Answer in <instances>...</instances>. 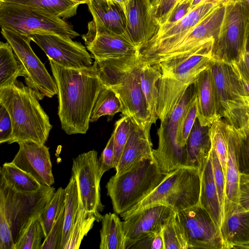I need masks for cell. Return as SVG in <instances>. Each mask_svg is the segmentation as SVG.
I'll list each match as a JSON object with an SVG mask.
<instances>
[{
	"instance_id": "31",
	"label": "cell",
	"mask_w": 249,
	"mask_h": 249,
	"mask_svg": "<svg viewBox=\"0 0 249 249\" xmlns=\"http://www.w3.org/2000/svg\"><path fill=\"white\" fill-rule=\"evenodd\" d=\"M0 178L13 190L19 192H34L42 186L34 177L12 162H5L0 168Z\"/></svg>"
},
{
	"instance_id": "35",
	"label": "cell",
	"mask_w": 249,
	"mask_h": 249,
	"mask_svg": "<svg viewBox=\"0 0 249 249\" xmlns=\"http://www.w3.org/2000/svg\"><path fill=\"white\" fill-rule=\"evenodd\" d=\"M121 111V105L116 94L103 84L94 103L89 122H95L103 116H113Z\"/></svg>"
},
{
	"instance_id": "46",
	"label": "cell",
	"mask_w": 249,
	"mask_h": 249,
	"mask_svg": "<svg viewBox=\"0 0 249 249\" xmlns=\"http://www.w3.org/2000/svg\"><path fill=\"white\" fill-rule=\"evenodd\" d=\"M114 134L113 132L100 158L99 172L101 177L109 169L114 168Z\"/></svg>"
},
{
	"instance_id": "18",
	"label": "cell",
	"mask_w": 249,
	"mask_h": 249,
	"mask_svg": "<svg viewBox=\"0 0 249 249\" xmlns=\"http://www.w3.org/2000/svg\"><path fill=\"white\" fill-rule=\"evenodd\" d=\"M217 100L218 113L223 118L232 110L246 104V93L233 63L213 60L210 66Z\"/></svg>"
},
{
	"instance_id": "44",
	"label": "cell",
	"mask_w": 249,
	"mask_h": 249,
	"mask_svg": "<svg viewBox=\"0 0 249 249\" xmlns=\"http://www.w3.org/2000/svg\"><path fill=\"white\" fill-rule=\"evenodd\" d=\"M209 157L212 163L213 179L223 215L225 196V177L218 158L212 146Z\"/></svg>"
},
{
	"instance_id": "20",
	"label": "cell",
	"mask_w": 249,
	"mask_h": 249,
	"mask_svg": "<svg viewBox=\"0 0 249 249\" xmlns=\"http://www.w3.org/2000/svg\"><path fill=\"white\" fill-rule=\"evenodd\" d=\"M19 149L11 161L30 174L41 184L52 186L54 183L49 148L33 141L18 143Z\"/></svg>"
},
{
	"instance_id": "61",
	"label": "cell",
	"mask_w": 249,
	"mask_h": 249,
	"mask_svg": "<svg viewBox=\"0 0 249 249\" xmlns=\"http://www.w3.org/2000/svg\"><path fill=\"white\" fill-rule=\"evenodd\" d=\"M246 102L249 103V97H247L245 99Z\"/></svg>"
},
{
	"instance_id": "48",
	"label": "cell",
	"mask_w": 249,
	"mask_h": 249,
	"mask_svg": "<svg viewBox=\"0 0 249 249\" xmlns=\"http://www.w3.org/2000/svg\"><path fill=\"white\" fill-rule=\"evenodd\" d=\"M12 132L10 115L6 108L0 104V143L8 142L11 139Z\"/></svg>"
},
{
	"instance_id": "9",
	"label": "cell",
	"mask_w": 249,
	"mask_h": 249,
	"mask_svg": "<svg viewBox=\"0 0 249 249\" xmlns=\"http://www.w3.org/2000/svg\"><path fill=\"white\" fill-rule=\"evenodd\" d=\"M196 93L194 83L191 85L171 113L160 122L158 131V147L153 150V156L161 171L168 174L176 169L188 167L186 146L177 141V132L186 107Z\"/></svg>"
},
{
	"instance_id": "5",
	"label": "cell",
	"mask_w": 249,
	"mask_h": 249,
	"mask_svg": "<svg viewBox=\"0 0 249 249\" xmlns=\"http://www.w3.org/2000/svg\"><path fill=\"white\" fill-rule=\"evenodd\" d=\"M168 174L161 171L152 157L143 159L121 175H114L106 185L114 211L123 217L151 193Z\"/></svg>"
},
{
	"instance_id": "38",
	"label": "cell",
	"mask_w": 249,
	"mask_h": 249,
	"mask_svg": "<svg viewBox=\"0 0 249 249\" xmlns=\"http://www.w3.org/2000/svg\"><path fill=\"white\" fill-rule=\"evenodd\" d=\"M65 204V189L59 187L47 202L39 218L45 237L49 233L53 225Z\"/></svg>"
},
{
	"instance_id": "43",
	"label": "cell",
	"mask_w": 249,
	"mask_h": 249,
	"mask_svg": "<svg viewBox=\"0 0 249 249\" xmlns=\"http://www.w3.org/2000/svg\"><path fill=\"white\" fill-rule=\"evenodd\" d=\"M64 206L47 236L44 239L40 249H61L64 230Z\"/></svg>"
},
{
	"instance_id": "6",
	"label": "cell",
	"mask_w": 249,
	"mask_h": 249,
	"mask_svg": "<svg viewBox=\"0 0 249 249\" xmlns=\"http://www.w3.org/2000/svg\"><path fill=\"white\" fill-rule=\"evenodd\" d=\"M200 185L201 174L197 169L178 168L169 173L151 193L124 216L154 203L166 205L178 212L198 203Z\"/></svg>"
},
{
	"instance_id": "56",
	"label": "cell",
	"mask_w": 249,
	"mask_h": 249,
	"mask_svg": "<svg viewBox=\"0 0 249 249\" xmlns=\"http://www.w3.org/2000/svg\"><path fill=\"white\" fill-rule=\"evenodd\" d=\"M111 1L115 2L120 5L124 9L125 5L128 3L130 0H111Z\"/></svg>"
},
{
	"instance_id": "51",
	"label": "cell",
	"mask_w": 249,
	"mask_h": 249,
	"mask_svg": "<svg viewBox=\"0 0 249 249\" xmlns=\"http://www.w3.org/2000/svg\"><path fill=\"white\" fill-rule=\"evenodd\" d=\"M180 0H160L154 8L155 16L158 21L169 13Z\"/></svg>"
},
{
	"instance_id": "37",
	"label": "cell",
	"mask_w": 249,
	"mask_h": 249,
	"mask_svg": "<svg viewBox=\"0 0 249 249\" xmlns=\"http://www.w3.org/2000/svg\"><path fill=\"white\" fill-rule=\"evenodd\" d=\"M210 136L214 149L225 175L228 158V140L227 124L224 119L219 118L211 125Z\"/></svg>"
},
{
	"instance_id": "60",
	"label": "cell",
	"mask_w": 249,
	"mask_h": 249,
	"mask_svg": "<svg viewBox=\"0 0 249 249\" xmlns=\"http://www.w3.org/2000/svg\"><path fill=\"white\" fill-rule=\"evenodd\" d=\"M230 3H235L241 1V0H229Z\"/></svg>"
},
{
	"instance_id": "2",
	"label": "cell",
	"mask_w": 249,
	"mask_h": 249,
	"mask_svg": "<svg viewBox=\"0 0 249 249\" xmlns=\"http://www.w3.org/2000/svg\"><path fill=\"white\" fill-rule=\"evenodd\" d=\"M214 42L212 40L191 53L171 58L154 66L161 72L158 83L157 113L160 122L171 113L199 74L211 66L213 60Z\"/></svg>"
},
{
	"instance_id": "14",
	"label": "cell",
	"mask_w": 249,
	"mask_h": 249,
	"mask_svg": "<svg viewBox=\"0 0 249 249\" xmlns=\"http://www.w3.org/2000/svg\"><path fill=\"white\" fill-rule=\"evenodd\" d=\"M225 9V5L218 6L169 49L146 64L155 66L171 58L187 54L211 40L215 42L220 32Z\"/></svg>"
},
{
	"instance_id": "23",
	"label": "cell",
	"mask_w": 249,
	"mask_h": 249,
	"mask_svg": "<svg viewBox=\"0 0 249 249\" xmlns=\"http://www.w3.org/2000/svg\"><path fill=\"white\" fill-rule=\"evenodd\" d=\"M197 101V118L201 125L211 126L221 118L218 113L216 92L210 67L202 71L194 83Z\"/></svg>"
},
{
	"instance_id": "15",
	"label": "cell",
	"mask_w": 249,
	"mask_h": 249,
	"mask_svg": "<svg viewBox=\"0 0 249 249\" xmlns=\"http://www.w3.org/2000/svg\"><path fill=\"white\" fill-rule=\"evenodd\" d=\"M176 213L166 205L154 203L122 217L124 249H130L142 238L160 233Z\"/></svg>"
},
{
	"instance_id": "34",
	"label": "cell",
	"mask_w": 249,
	"mask_h": 249,
	"mask_svg": "<svg viewBox=\"0 0 249 249\" xmlns=\"http://www.w3.org/2000/svg\"><path fill=\"white\" fill-rule=\"evenodd\" d=\"M65 189V212L63 234L61 249H64L77 214L79 196L77 185L71 175Z\"/></svg>"
},
{
	"instance_id": "24",
	"label": "cell",
	"mask_w": 249,
	"mask_h": 249,
	"mask_svg": "<svg viewBox=\"0 0 249 249\" xmlns=\"http://www.w3.org/2000/svg\"><path fill=\"white\" fill-rule=\"evenodd\" d=\"M153 150L150 133L131 121L129 137L115 168V175L127 171L144 159L153 157Z\"/></svg>"
},
{
	"instance_id": "47",
	"label": "cell",
	"mask_w": 249,
	"mask_h": 249,
	"mask_svg": "<svg viewBox=\"0 0 249 249\" xmlns=\"http://www.w3.org/2000/svg\"><path fill=\"white\" fill-rule=\"evenodd\" d=\"M10 228L3 210L0 209V249H14Z\"/></svg>"
},
{
	"instance_id": "11",
	"label": "cell",
	"mask_w": 249,
	"mask_h": 249,
	"mask_svg": "<svg viewBox=\"0 0 249 249\" xmlns=\"http://www.w3.org/2000/svg\"><path fill=\"white\" fill-rule=\"evenodd\" d=\"M248 23L241 1L226 5L225 13L212 56L226 63L238 62L245 51Z\"/></svg>"
},
{
	"instance_id": "22",
	"label": "cell",
	"mask_w": 249,
	"mask_h": 249,
	"mask_svg": "<svg viewBox=\"0 0 249 249\" xmlns=\"http://www.w3.org/2000/svg\"><path fill=\"white\" fill-rule=\"evenodd\" d=\"M93 20L89 23L110 33L126 36V18L123 8L111 0H89L87 4Z\"/></svg>"
},
{
	"instance_id": "3",
	"label": "cell",
	"mask_w": 249,
	"mask_h": 249,
	"mask_svg": "<svg viewBox=\"0 0 249 249\" xmlns=\"http://www.w3.org/2000/svg\"><path fill=\"white\" fill-rule=\"evenodd\" d=\"M38 100L33 89L17 80L0 88V104L7 109L12 124L8 144L29 141L45 144L53 126Z\"/></svg>"
},
{
	"instance_id": "54",
	"label": "cell",
	"mask_w": 249,
	"mask_h": 249,
	"mask_svg": "<svg viewBox=\"0 0 249 249\" xmlns=\"http://www.w3.org/2000/svg\"><path fill=\"white\" fill-rule=\"evenodd\" d=\"M205 3H210L216 5H226L230 3L229 0H203L202 4Z\"/></svg>"
},
{
	"instance_id": "41",
	"label": "cell",
	"mask_w": 249,
	"mask_h": 249,
	"mask_svg": "<svg viewBox=\"0 0 249 249\" xmlns=\"http://www.w3.org/2000/svg\"><path fill=\"white\" fill-rule=\"evenodd\" d=\"M197 118V101L196 93L188 102L178 123L177 132V141L182 147H185L187 141Z\"/></svg>"
},
{
	"instance_id": "40",
	"label": "cell",
	"mask_w": 249,
	"mask_h": 249,
	"mask_svg": "<svg viewBox=\"0 0 249 249\" xmlns=\"http://www.w3.org/2000/svg\"><path fill=\"white\" fill-rule=\"evenodd\" d=\"M161 233L164 249H188V244L176 213L171 221L163 228Z\"/></svg>"
},
{
	"instance_id": "8",
	"label": "cell",
	"mask_w": 249,
	"mask_h": 249,
	"mask_svg": "<svg viewBox=\"0 0 249 249\" xmlns=\"http://www.w3.org/2000/svg\"><path fill=\"white\" fill-rule=\"evenodd\" d=\"M0 27L27 35L50 34L72 39L79 36L62 18L42 10L19 4L0 1Z\"/></svg>"
},
{
	"instance_id": "42",
	"label": "cell",
	"mask_w": 249,
	"mask_h": 249,
	"mask_svg": "<svg viewBox=\"0 0 249 249\" xmlns=\"http://www.w3.org/2000/svg\"><path fill=\"white\" fill-rule=\"evenodd\" d=\"M131 120L123 115L116 122L113 131L114 134V166L118 165L122 154L127 141L131 129Z\"/></svg>"
},
{
	"instance_id": "12",
	"label": "cell",
	"mask_w": 249,
	"mask_h": 249,
	"mask_svg": "<svg viewBox=\"0 0 249 249\" xmlns=\"http://www.w3.org/2000/svg\"><path fill=\"white\" fill-rule=\"evenodd\" d=\"M71 171L77 185L79 202L87 212L94 214L98 221H101L103 215L100 213L104 205L101 201L100 183L102 177L97 152L90 150L73 159Z\"/></svg>"
},
{
	"instance_id": "7",
	"label": "cell",
	"mask_w": 249,
	"mask_h": 249,
	"mask_svg": "<svg viewBox=\"0 0 249 249\" xmlns=\"http://www.w3.org/2000/svg\"><path fill=\"white\" fill-rule=\"evenodd\" d=\"M55 191L52 186L42 185L36 192H19L0 178V209L4 213L15 244L30 223L40 215Z\"/></svg>"
},
{
	"instance_id": "32",
	"label": "cell",
	"mask_w": 249,
	"mask_h": 249,
	"mask_svg": "<svg viewBox=\"0 0 249 249\" xmlns=\"http://www.w3.org/2000/svg\"><path fill=\"white\" fill-rule=\"evenodd\" d=\"M7 42L0 43V88L10 85L19 76H26L21 63Z\"/></svg>"
},
{
	"instance_id": "19",
	"label": "cell",
	"mask_w": 249,
	"mask_h": 249,
	"mask_svg": "<svg viewBox=\"0 0 249 249\" xmlns=\"http://www.w3.org/2000/svg\"><path fill=\"white\" fill-rule=\"evenodd\" d=\"M126 36L139 50L159 32L160 26L150 0H130L124 8Z\"/></svg>"
},
{
	"instance_id": "39",
	"label": "cell",
	"mask_w": 249,
	"mask_h": 249,
	"mask_svg": "<svg viewBox=\"0 0 249 249\" xmlns=\"http://www.w3.org/2000/svg\"><path fill=\"white\" fill-rule=\"evenodd\" d=\"M39 216L35 218L15 244L14 249H40L45 239Z\"/></svg>"
},
{
	"instance_id": "50",
	"label": "cell",
	"mask_w": 249,
	"mask_h": 249,
	"mask_svg": "<svg viewBox=\"0 0 249 249\" xmlns=\"http://www.w3.org/2000/svg\"><path fill=\"white\" fill-rule=\"evenodd\" d=\"M130 249H164L161 232L151 235L135 243Z\"/></svg>"
},
{
	"instance_id": "52",
	"label": "cell",
	"mask_w": 249,
	"mask_h": 249,
	"mask_svg": "<svg viewBox=\"0 0 249 249\" xmlns=\"http://www.w3.org/2000/svg\"><path fill=\"white\" fill-rule=\"evenodd\" d=\"M234 64L240 77L249 82V53L245 51L238 62Z\"/></svg>"
},
{
	"instance_id": "27",
	"label": "cell",
	"mask_w": 249,
	"mask_h": 249,
	"mask_svg": "<svg viewBox=\"0 0 249 249\" xmlns=\"http://www.w3.org/2000/svg\"><path fill=\"white\" fill-rule=\"evenodd\" d=\"M227 124L228 150L225 175V196L223 217L224 213L229 209L232 206L237 204L240 175L236 155V142L235 132L232 126L227 122Z\"/></svg>"
},
{
	"instance_id": "53",
	"label": "cell",
	"mask_w": 249,
	"mask_h": 249,
	"mask_svg": "<svg viewBox=\"0 0 249 249\" xmlns=\"http://www.w3.org/2000/svg\"><path fill=\"white\" fill-rule=\"evenodd\" d=\"M248 25H249V0H241Z\"/></svg>"
},
{
	"instance_id": "16",
	"label": "cell",
	"mask_w": 249,
	"mask_h": 249,
	"mask_svg": "<svg viewBox=\"0 0 249 249\" xmlns=\"http://www.w3.org/2000/svg\"><path fill=\"white\" fill-rule=\"evenodd\" d=\"M82 38L95 60L119 62L139 60V50L125 36L107 32L88 24V32Z\"/></svg>"
},
{
	"instance_id": "1",
	"label": "cell",
	"mask_w": 249,
	"mask_h": 249,
	"mask_svg": "<svg viewBox=\"0 0 249 249\" xmlns=\"http://www.w3.org/2000/svg\"><path fill=\"white\" fill-rule=\"evenodd\" d=\"M48 59L57 88L61 128L68 135L86 134L103 84L93 65L83 69L68 68Z\"/></svg>"
},
{
	"instance_id": "29",
	"label": "cell",
	"mask_w": 249,
	"mask_h": 249,
	"mask_svg": "<svg viewBox=\"0 0 249 249\" xmlns=\"http://www.w3.org/2000/svg\"><path fill=\"white\" fill-rule=\"evenodd\" d=\"M161 76V71L156 67L148 64H141L140 79L141 89L153 124H155L159 119L157 113L159 98L158 83Z\"/></svg>"
},
{
	"instance_id": "45",
	"label": "cell",
	"mask_w": 249,
	"mask_h": 249,
	"mask_svg": "<svg viewBox=\"0 0 249 249\" xmlns=\"http://www.w3.org/2000/svg\"><path fill=\"white\" fill-rule=\"evenodd\" d=\"M192 0L178 3L166 15L159 20L160 27L177 22L185 17L191 11Z\"/></svg>"
},
{
	"instance_id": "4",
	"label": "cell",
	"mask_w": 249,
	"mask_h": 249,
	"mask_svg": "<svg viewBox=\"0 0 249 249\" xmlns=\"http://www.w3.org/2000/svg\"><path fill=\"white\" fill-rule=\"evenodd\" d=\"M138 62L96 59L93 65L101 82L110 88L119 99L122 114L150 133L153 123L141 89V64Z\"/></svg>"
},
{
	"instance_id": "36",
	"label": "cell",
	"mask_w": 249,
	"mask_h": 249,
	"mask_svg": "<svg viewBox=\"0 0 249 249\" xmlns=\"http://www.w3.org/2000/svg\"><path fill=\"white\" fill-rule=\"evenodd\" d=\"M95 221L98 222L96 216L87 212L79 202L76 217L64 249H79L83 238L92 228Z\"/></svg>"
},
{
	"instance_id": "33",
	"label": "cell",
	"mask_w": 249,
	"mask_h": 249,
	"mask_svg": "<svg viewBox=\"0 0 249 249\" xmlns=\"http://www.w3.org/2000/svg\"><path fill=\"white\" fill-rule=\"evenodd\" d=\"M19 4L42 10L62 19L76 14L79 3L70 0H0Z\"/></svg>"
},
{
	"instance_id": "28",
	"label": "cell",
	"mask_w": 249,
	"mask_h": 249,
	"mask_svg": "<svg viewBox=\"0 0 249 249\" xmlns=\"http://www.w3.org/2000/svg\"><path fill=\"white\" fill-rule=\"evenodd\" d=\"M198 204L207 212L220 229L222 220V211L213 179L210 157L201 174L200 192Z\"/></svg>"
},
{
	"instance_id": "26",
	"label": "cell",
	"mask_w": 249,
	"mask_h": 249,
	"mask_svg": "<svg viewBox=\"0 0 249 249\" xmlns=\"http://www.w3.org/2000/svg\"><path fill=\"white\" fill-rule=\"evenodd\" d=\"M210 128L201 125L196 118L186 144L188 167L197 169L201 174L212 148Z\"/></svg>"
},
{
	"instance_id": "25",
	"label": "cell",
	"mask_w": 249,
	"mask_h": 249,
	"mask_svg": "<svg viewBox=\"0 0 249 249\" xmlns=\"http://www.w3.org/2000/svg\"><path fill=\"white\" fill-rule=\"evenodd\" d=\"M223 118L235 132L240 173L249 175V103L232 110Z\"/></svg>"
},
{
	"instance_id": "30",
	"label": "cell",
	"mask_w": 249,
	"mask_h": 249,
	"mask_svg": "<svg viewBox=\"0 0 249 249\" xmlns=\"http://www.w3.org/2000/svg\"><path fill=\"white\" fill-rule=\"evenodd\" d=\"M100 231V249H124V234L123 222L115 213L102 216Z\"/></svg>"
},
{
	"instance_id": "10",
	"label": "cell",
	"mask_w": 249,
	"mask_h": 249,
	"mask_svg": "<svg viewBox=\"0 0 249 249\" xmlns=\"http://www.w3.org/2000/svg\"><path fill=\"white\" fill-rule=\"evenodd\" d=\"M1 33L11 46L15 54L24 68L27 86L34 90L38 99L42 100L44 97L51 98L57 94L54 78L31 47L30 36L5 27H1Z\"/></svg>"
},
{
	"instance_id": "62",
	"label": "cell",
	"mask_w": 249,
	"mask_h": 249,
	"mask_svg": "<svg viewBox=\"0 0 249 249\" xmlns=\"http://www.w3.org/2000/svg\"><path fill=\"white\" fill-rule=\"evenodd\" d=\"M185 0H180V1L179 2V3L182 2Z\"/></svg>"
},
{
	"instance_id": "55",
	"label": "cell",
	"mask_w": 249,
	"mask_h": 249,
	"mask_svg": "<svg viewBox=\"0 0 249 249\" xmlns=\"http://www.w3.org/2000/svg\"><path fill=\"white\" fill-rule=\"evenodd\" d=\"M203 0H192L191 4V11L202 4Z\"/></svg>"
},
{
	"instance_id": "13",
	"label": "cell",
	"mask_w": 249,
	"mask_h": 249,
	"mask_svg": "<svg viewBox=\"0 0 249 249\" xmlns=\"http://www.w3.org/2000/svg\"><path fill=\"white\" fill-rule=\"evenodd\" d=\"M188 249H224L219 228L198 203L176 213Z\"/></svg>"
},
{
	"instance_id": "49",
	"label": "cell",
	"mask_w": 249,
	"mask_h": 249,
	"mask_svg": "<svg viewBox=\"0 0 249 249\" xmlns=\"http://www.w3.org/2000/svg\"><path fill=\"white\" fill-rule=\"evenodd\" d=\"M237 204L241 210H249V175L240 174Z\"/></svg>"
},
{
	"instance_id": "21",
	"label": "cell",
	"mask_w": 249,
	"mask_h": 249,
	"mask_svg": "<svg viewBox=\"0 0 249 249\" xmlns=\"http://www.w3.org/2000/svg\"><path fill=\"white\" fill-rule=\"evenodd\" d=\"M220 231L224 249H249V210L233 205L224 213Z\"/></svg>"
},
{
	"instance_id": "59",
	"label": "cell",
	"mask_w": 249,
	"mask_h": 249,
	"mask_svg": "<svg viewBox=\"0 0 249 249\" xmlns=\"http://www.w3.org/2000/svg\"><path fill=\"white\" fill-rule=\"evenodd\" d=\"M160 0H150L152 6L154 8L159 3Z\"/></svg>"
},
{
	"instance_id": "17",
	"label": "cell",
	"mask_w": 249,
	"mask_h": 249,
	"mask_svg": "<svg viewBox=\"0 0 249 249\" xmlns=\"http://www.w3.org/2000/svg\"><path fill=\"white\" fill-rule=\"evenodd\" d=\"M48 58L64 67L83 69L92 65V57L81 43L50 34L30 35Z\"/></svg>"
},
{
	"instance_id": "58",
	"label": "cell",
	"mask_w": 249,
	"mask_h": 249,
	"mask_svg": "<svg viewBox=\"0 0 249 249\" xmlns=\"http://www.w3.org/2000/svg\"><path fill=\"white\" fill-rule=\"evenodd\" d=\"M71 0L72 1L75 2H77V3H78L80 4H83V3H87V4H88V2L89 1V0Z\"/></svg>"
},
{
	"instance_id": "57",
	"label": "cell",
	"mask_w": 249,
	"mask_h": 249,
	"mask_svg": "<svg viewBox=\"0 0 249 249\" xmlns=\"http://www.w3.org/2000/svg\"><path fill=\"white\" fill-rule=\"evenodd\" d=\"M245 51L249 53V25H248Z\"/></svg>"
}]
</instances>
